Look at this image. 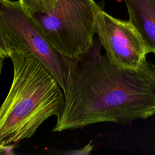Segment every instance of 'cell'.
<instances>
[{"mask_svg": "<svg viewBox=\"0 0 155 155\" xmlns=\"http://www.w3.org/2000/svg\"><path fill=\"white\" fill-rule=\"evenodd\" d=\"M99 39L73 58H65L67 90L54 132L100 122L126 124L155 114V65L146 60L137 70L123 69L102 54Z\"/></svg>", "mask_w": 155, "mask_h": 155, "instance_id": "6da1fadb", "label": "cell"}, {"mask_svg": "<svg viewBox=\"0 0 155 155\" xmlns=\"http://www.w3.org/2000/svg\"><path fill=\"white\" fill-rule=\"evenodd\" d=\"M8 55L13 75L0 109V146L31 137L48 118L60 116L65 103L55 78L31 53L15 48Z\"/></svg>", "mask_w": 155, "mask_h": 155, "instance_id": "7a4b0ae2", "label": "cell"}, {"mask_svg": "<svg viewBox=\"0 0 155 155\" xmlns=\"http://www.w3.org/2000/svg\"><path fill=\"white\" fill-rule=\"evenodd\" d=\"M56 0H18L23 8L30 15L38 13H45L50 10Z\"/></svg>", "mask_w": 155, "mask_h": 155, "instance_id": "52a82bcc", "label": "cell"}, {"mask_svg": "<svg viewBox=\"0 0 155 155\" xmlns=\"http://www.w3.org/2000/svg\"><path fill=\"white\" fill-rule=\"evenodd\" d=\"M20 48L31 53L53 74L65 94L67 67L36 22L18 1L0 0V59L9 58V51Z\"/></svg>", "mask_w": 155, "mask_h": 155, "instance_id": "277c9868", "label": "cell"}, {"mask_svg": "<svg viewBox=\"0 0 155 155\" xmlns=\"http://www.w3.org/2000/svg\"><path fill=\"white\" fill-rule=\"evenodd\" d=\"M129 21L142 37L148 53L155 55V0H124Z\"/></svg>", "mask_w": 155, "mask_h": 155, "instance_id": "8992f818", "label": "cell"}, {"mask_svg": "<svg viewBox=\"0 0 155 155\" xmlns=\"http://www.w3.org/2000/svg\"><path fill=\"white\" fill-rule=\"evenodd\" d=\"M96 33L110 61L119 68L137 70L148 53L144 42L129 21L115 18L101 10L96 20Z\"/></svg>", "mask_w": 155, "mask_h": 155, "instance_id": "5b68a950", "label": "cell"}, {"mask_svg": "<svg viewBox=\"0 0 155 155\" xmlns=\"http://www.w3.org/2000/svg\"><path fill=\"white\" fill-rule=\"evenodd\" d=\"M101 10L94 0H56L48 12L32 16L54 48L64 57L73 58L92 45Z\"/></svg>", "mask_w": 155, "mask_h": 155, "instance_id": "3957f363", "label": "cell"}]
</instances>
